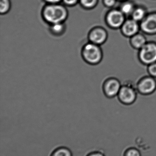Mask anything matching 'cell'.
Wrapping results in <instances>:
<instances>
[{
  "label": "cell",
  "instance_id": "6da1fadb",
  "mask_svg": "<svg viewBox=\"0 0 156 156\" xmlns=\"http://www.w3.org/2000/svg\"><path fill=\"white\" fill-rule=\"evenodd\" d=\"M81 56L83 60L87 64L96 66L102 61L103 52L101 46L89 42L82 48Z\"/></svg>",
  "mask_w": 156,
  "mask_h": 156
},
{
  "label": "cell",
  "instance_id": "7a4b0ae2",
  "mask_svg": "<svg viewBox=\"0 0 156 156\" xmlns=\"http://www.w3.org/2000/svg\"><path fill=\"white\" fill-rule=\"evenodd\" d=\"M43 15L45 20L51 25L63 23L67 18V13L62 5L54 4L49 5L45 8Z\"/></svg>",
  "mask_w": 156,
  "mask_h": 156
},
{
  "label": "cell",
  "instance_id": "3957f363",
  "mask_svg": "<svg viewBox=\"0 0 156 156\" xmlns=\"http://www.w3.org/2000/svg\"><path fill=\"white\" fill-rule=\"evenodd\" d=\"M136 86L129 82L122 84V87L117 95L119 101L126 105H131L136 101L137 97Z\"/></svg>",
  "mask_w": 156,
  "mask_h": 156
},
{
  "label": "cell",
  "instance_id": "277c9868",
  "mask_svg": "<svg viewBox=\"0 0 156 156\" xmlns=\"http://www.w3.org/2000/svg\"><path fill=\"white\" fill-rule=\"evenodd\" d=\"M138 58L140 63L147 66L156 62V42L148 41L138 50Z\"/></svg>",
  "mask_w": 156,
  "mask_h": 156
},
{
  "label": "cell",
  "instance_id": "5b68a950",
  "mask_svg": "<svg viewBox=\"0 0 156 156\" xmlns=\"http://www.w3.org/2000/svg\"><path fill=\"white\" fill-rule=\"evenodd\" d=\"M136 86L140 94L151 95L156 90V79L149 75L143 77L138 81Z\"/></svg>",
  "mask_w": 156,
  "mask_h": 156
},
{
  "label": "cell",
  "instance_id": "8992f818",
  "mask_svg": "<svg viewBox=\"0 0 156 156\" xmlns=\"http://www.w3.org/2000/svg\"><path fill=\"white\" fill-rule=\"evenodd\" d=\"M122 86V83L117 78H108L103 82V91L106 97L111 99L117 96Z\"/></svg>",
  "mask_w": 156,
  "mask_h": 156
},
{
  "label": "cell",
  "instance_id": "52a82bcc",
  "mask_svg": "<svg viewBox=\"0 0 156 156\" xmlns=\"http://www.w3.org/2000/svg\"><path fill=\"white\" fill-rule=\"evenodd\" d=\"M107 31L102 27H96L90 30L88 34L89 42L101 46L106 43L108 39Z\"/></svg>",
  "mask_w": 156,
  "mask_h": 156
},
{
  "label": "cell",
  "instance_id": "ba28073f",
  "mask_svg": "<svg viewBox=\"0 0 156 156\" xmlns=\"http://www.w3.org/2000/svg\"><path fill=\"white\" fill-rule=\"evenodd\" d=\"M140 26V29L144 34L149 35L156 34V13L145 17Z\"/></svg>",
  "mask_w": 156,
  "mask_h": 156
},
{
  "label": "cell",
  "instance_id": "9c48e42d",
  "mask_svg": "<svg viewBox=\"0 0 156 156\" xmlns=\"http://www.w3.org/2000/svg\"><path fill=\"white\" fill-rule=\"evenodd\" d=\"M106 22L111 28H121L125 22L124 14L121 11L117 10L111 11L107 16Z\"/></svg>",
  "mask_w": 156,
  "mask_h": 156
},
{
  "label": "cell",
  "instance_id": "30bf717a",
  "mask_svg": "<svg viewBox=\"0 0 156 156\" xmlns=\"http://www.w3.org/2000/svg\"><path fill=\"white\" fill-rule=\"evenodd\" d=\"M121 32L124 36L131 38L135 35L139 33L140 26L138 22L133 19L125 21L121 27Z\"/></svg>",
  "mask_w": 156,
  "mask_h": 156
},
{
  "label": "cell",
  "instance_id": "8fae6325",
  "mask_svg": "<svg viewBox=\"0 0 156 156\" xmlns=\"http://www.w3.org/2000/svg\"><path fill=\"white\" fill-rule=\"evenodd\" d=\"M148 41L143 34L138 33L133 36L130 38V44L131 46L134 49L140 50Z\"/></svg>",
  "mask_w": 156,
  "mask_h": 156
},
{
  "label": "cell",
  "instance_id": "7c38bea8",
  "mask_svg": "<svg viewBox=\"0 0 156 156\" xmlns=\"http://www.w3.org/2000/svg\"><path fill=\"white\" fill-rule=\"evenodd\" d=\"M49 30L50 33L54 36L60 37L65 33L66 27L63 23H57L51 24Z\"/></svg>",
  "mask_w": 156,
  "mask_h": 156
},
{
  "label": "cell",
  "instance_id": "4fadbf2b",
  "mask_svg": "<svg viewBox=\"0 0 156 156\" xmlns=\"http://www.w3.org/2000/svg\"><path fill=\"white\" fill-rule=\"evenodd\" d=\"M50 156H72V154L67 147H61L54 150Z\"/></svg>",
  "mask_w": 156,
  "mask_h": 156
},
{
  "label": "cell",
  "instance_id": "5bb4252c",
  "mask_svg": "<svg viewBox=\"0 0 156 156\" xmlns=\"http://www.w3.org/2000/svg\"><path fill=\"white\" fill-rule=\"evenodd\" d=\"M132 19L138 22L142 21L145 17V12L142 8H137L134 9L132 13Z\"/></svg>",
  "mask_w": 156,
  "mask_h": 156
},
{
  "label": "cell",
  "instance_id": "9a60e30c",
  "mask_svg": "<svg viewBox=\"0 0 156 156\" xmlns=\"http://www.w3.org/2000/svg\"><path fill=\"white\" fill-rule=\"evenodd\" d=\"M134 10L133 5L130 2H125L122 5L121 11L125 15H129L132 14Z\"/></svg>",
  "mask_w": 156,
  "mask_h": 156
},
{
  "label": "cell",
  "instance_id": "2e32d148",
  "mask_svg": "<svg viewBox=\"0 0 156 156\" xmlns=\"http://www.w3.org/2000/svg\"><path fill=\"white\" fill-rule=\"evenodd\" d=\"M10 7L9 0H0V12L2 14L8 12Z\"/></svg>",
  "mask_w": 156,
  "mask_h": 156
},
{
  "label": "cell",
  "instance_id": "e0dca14e",
  "mask_svg": "<svg viewBox=\"0 0 156 156\" xmlns=\"http://www.w3.org/2000/svg\"><path fill=\"white\" fill-rule=\"evenodd\" d=\"M124 156H142L140 151L136 148L132 147L125 151Z\"/></svg>",
  "mask_w": 156,
  "mask_h": 156
},
{
  "label": "cell",
  "instance_id": "ac0fdd59",
  "mask_svg": "<svg viewBox=\"0 0 156 156\" xmlns=\"http://www.w3.org/2000/svg\"><path fill=\"white\" fill-rule=\"evenodd\" d=\"M148 75L156 79V62L147 66Z\"/></svg>",
  "mask_w": 156,
  "mask_h": 156
},
{
  "label": "cell",
  "instance_id": "d6986e66",
  "mask_svg": "<svg viewBox=\"0 0 156 156\" xmlns=\"http://www.w3.org/2000/svg\"><path fill=\"white\" fill-rule=\"evenodd\" d=\"M97 0H80L82 5L86 8H91L97 3Z\"/></svg>",
  "mask_w": 156,
  "mask_h": 156
},
{
  "label": "cell",
  "instance_id": "ffe728a7",
  "mask_svg": "<svg viewBox=\"0 0 156 156\" xmlns=\"http://www.w3.org/2000/svg\"><path fill=\"white\" fill-rule=\"evenodd\" d=\"M87 156H105L102 152L100 151H94L87 155Z\"/></svg>",
  "mask_w": 156,
  "mask_h": 156
},
{
  "label": "cell",
  "instance_id": "44dd1931",
  "mask_svg": "<svg viewBox=\"0 0 156 156\" xmlns=\"http://www.w3.org/2000/svg\"><path fill=\"white\" fill-rule=\"evenodd\" d=\"M116 0H104V4L107 6H112L115 3Z\"/></svg>",
  "mask_w": 156,
  "mask_h": 156
},
{
  "label": "cell",
  "instance_id": "7402d4cb",
  "mask_svg": "<svg viewBox=\"0 0 156 156\" xmlns=\"http://www.w3.org/2000/svg\"><path fill=\"white\" fill-rule=\"evenodd\" d=\"M63 1L68 5H73L77 3L78 0H63Z\"/></svg>",
  "mask_w": 156,
  "mask_h": 156
},
{
  "label": "cell",
  "instance_id": "603a6c76",
  "mask_svg": "<svg viewBox=\"0 0 156 156\" xmlns=\"http://www.w3.org/2000/svg\"><path fill=\"white\" fill-rule=\"evenodd\" d=\"M45 1L51 4H54L57 3L60 0H45Z\"/></svg>",
  "mask_w": 156,
  "mask_h": 156
}]
</instances>
